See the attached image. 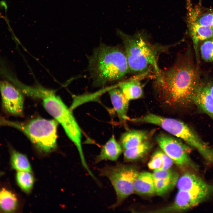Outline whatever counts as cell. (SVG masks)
Returning a JSON list of instances; mask_svg holds the SVG:
<instances>
[{
  "label": "cell",
  "instance_id": "1",
  "mask_svg": "<svg viewBox=\"0 0 213 213\" xmlns=\"http://www.w3.org/2000/svg\"><path fill=\"white\" fill-rule=\"evenodd\" d=\"M156 83L167 103L180 106L193 102L200 84L196 69L185 59H181L169 69L161 71L156 77Z\"/></svg>",
  "mask_w": 213,
  "mask_h": 213
},
{
  "label": "cell",
  "instance_id": "2",
  "mask_svg": "<svg viewBox=\"0 0 213 213\" xmlns=\"http://www.w3.org/2000/svg\"><path fill=\"white\" fill-rule=\"evenodd\" d=\"M88 69L97 86L120 80L130 72L124 49L104 44L96 48L89 57Z\"/></svg>",
  "mask_w": 213,
  "mask_h": 213
},
{
  "label": "cell",
  "instance_id": "3",
  "mask_svg": "<svg viewBox=\"0 0 213 213\" xmlns=\"http://www.w3.org/2000/svg\"><path fill=\"white\" fill-rule=\"evenodd\" d=\"M119 34L122 41L130 71L142 73L151 67L156 77L159 76L161 70L158 65L156 47L139 36L132 37L121 32Z\"/></svg>",
  "mask_w": 213,
  "mask_h": 213
},
{
  "label": "cell",
  "instance_id": "4",
  "mask_svg": "<svg viewBox=\"0 0 213 213\" xmlns=\"http://www.w3.org/2000/svg\"><path fill=\"white\" fill-rule=\"evenodd\" d=\"M41 99L46 111L62 126L67 135L74 143L78 151L82 165L87 163L84 157L81 144L80 129L72 111L56 95L54 91L51 90Z\"/></svg>",
  "mask_w": 213,
  "mask_h": 213
},
{
  "label": "cell",
  "instance_id": "5",
  "mask_svg": "<svg viewBox=\"0 0 213 213\" xmlns=\"http://www.w3.org/2000/svg\"><path fill=\"white\" fill-rule=\"evenodd\" d=\"M58 123L55 120L38 117L23 122H14V127L23 133L39 150L48 153L57 147Z\"/></svg>",
  "mask_w": 213,
  "mask_h": 213
},
{
  "label": "cell",
  "instance_id": "6",
  "mask_svg": "<svg viewBox=\"0 0 213 213\" xmlns=\"http://www.w3.org/2000/svg\"><path fill=\"white\" fill-rule=\"evenodd\" d=\"M131 121L159 126L171 134L183 140L196 149L201 155L205 154L209 150V147L191 128L178 120L149 113L139 118L131 119Z\"/></svg>",
  "mask_w": 213,
  "mask_h": 213
},
{
  "label": "cell",
  "instance_id": "7",
  "mask_svg": "<svg viewBox=\"0 0 213 213\" xmlns=\"http://www.w3.org/2000/svg\"><path fill=\"white\" fill-rule=\"evenodd\" d=\"M99 172L100 176L109 180L115 192L116 201L111 208L120 206L134 192V183L138 172L134 166L118 163L105 166L99 170Z\"/></svg>",
  "mask_w": 213,
  "mask_h": 213
},
{
  "label": "cell",
  "instance_id": "8",
  "mask_svg": "<svg viewBox=\"0 0 213 213\" xmlns=\"http://www.w3.org/2000/svg\"><path fill=\"white\" fill-rule=\"evenodd\" d=\"M156 140L162 150L176 164L188 165L195 170L197 169L189 158L190 148L179 140L164 134L158 135Z\"/></svg>",
  "mask_w": 213,
  "mask_h": 213
},
{
  "label": "cell",
  "instance_id": "9",
  "mask_svg": "<svg viewBox=\"0 0 213 213\" xmlns=\"http://www.w3.org/2000/svg\"><path fill=\"white\" fill-rule=\"evenodd\" d=\"M0 92L2 108L14 116L23 114L24 97L20 90L10 82L0 79Z\"/></svg>",
  "mask_w": 213,
  "mask_h": 213
},
{
  "label": "cell",
  "instance_id": "10",
  "mask_svg": "<svg viewBox=\"0 0 213 213\" xmlns=\"http://www.w3.org/2000/svg\"><path fill=\"white\" fill-rule=\"evenodd\" d=\"M213 195L211 191L178 190L175 201L171 206L162 211H183L194 207Z\"/></svg>",
  "mask_w": 213,
  "mask_h": 213
},
{
  "label": "cell",
  "instance_id": "11",
  "mask_svg": "<svg viewBox=\"0 0 213 213\" xmlns=\"http://www.w3.org/2000/svg\"><path fill=\"white\" fill-rule=\"evenodd\" d=\"M211 85L200 84L193 99V102L201 110L213 120V98L210 94Z\"/></svg>",
  "mask_w": 213,
  "mask_h": 213
},
{
  "label": "cell",
  "instance_id": "12",
  "mask_svg": "<svg viewBox=\"0 0 213 213\" xmlns=\"http://www.w3.org/2000/svg\"><path fill=\"white\" fill-rule=\"evenodd\" d=\"M148 73V71H147L139 74L137 76L120 85V88L129 101L138 99L142 96L143 91L140 81L141 79L147 75Z\"/></svg>",
  "mask_w": 213,
  "mask_h": 213
},
{
  "label": "cell",
  "instance_id": "13",
  "mask_svg": "<svg viewBox=\"0 0 213 213\" xmlns=\"http://www.w3.org/2000/svg\"><path fill=\"white\" fill-rule=\"evenodd\" d=\"M122 152L120 143L112 136L102 147L99 154L95 158V163H98L105 160L116 161Z\"/></svg>",
  "mask_w": 213,
  "mask_h": 213
},
{
  "label": "cell",
  "instance_id": "14",
  "mask_svg": "<svg viewBox=\"0 0 213 213\" xmlns=\"http://www.w3.org/2000/svg\"><path fill=\"white\" fill-rule=\"evenodd\" d=\"M111 102L114 109L121 122L129 119L127 114L129 101L126 98L121 90L113 88L109 91Z\"/></svg>",
  "mask_w": 213,
  "mask_h": 213
},
{
  "label": "cell",
  "instance_id": "15",
  "mask_svg": "<svg viewBox=\"0 0 213 213\" xmlns=\"http://www.w3.org/2000/svg\"><path fill=\"white\" fill-rule=\"evenodd\" d=\"M134 192L139 195H152L155 193L152 174L147 172L138 173L134 183Z\"/></svg>",
  "mask_w": 213,
  "mask_h": 213
},
{
  "label": "cell",
  "instance_id": "16",
  "mask_svg": "<svg viewBox=\"0 0 213 213\" xmlns=\"http://www.w3.org/2000/svg\"><path fill=\"white\" fill-rule=\"evenodd\" d=\"M149 135L144 130H131L123 133L120 139L123 150L134 147L147 140Z\"/></svg>",
  "mask_w": 213,
  "mask_h": 213
},
{
  "label": "cell",
  "instance_id": "17",
  "mask_svg": "<svg viewBox=\"0 0 213 213\" xmlns=\"http://www.w3.org/2000/svg\"><path fill=\"white\" fill-rule=\"evenodd\" d=\"M189 29L196 53H198L199 42L213 38V29L196 22L189 21Z\"/></svg>",
  "mask_w": 213,
  "mask_h": 213
},
{
  "label": "cell",
  "instance_id": "18",
  "mask_svg": "<svg viewBox=\"0 0 213 213\" xmlns=\"http://www.w3.org/2000/svg\"><path fill=\"white\" fill-rule=\"evenodd\" d=\"M18 206V201L15 194L5 188L0 189V211L12 212L16 211Z\"/></svg>",
  "mask_w": 213,
  "mask_h": 213
},
{
  "label": "cell",
  "instance_id": "19",
  "mask_svg": "<svg viewBox=\"0 0 213 213\" xmlns=\"http://www.w3.org/2000/svg\"><path fill=\"white\" fill-rule=\"evenodd\" d=\"M151 147L150 142L146 140L134 147L123 150L124 160L127 162L137 160L148 152Z\"/></svg>",
  "mask_w": 213,
  "mask_h": 213
},
{
  "label": "cell",
  "instance_id": "20",
  "mask_svg": "<svg viewBox=\"0 0 213 213\" xmlns=\"http://www.w3.org/2000/svg\"><path fill=\"white\" fill-rule=\"evenodd\" d=\"M10 163L12 167L18 171L31 173L32 168L27 157L14 149H10Z\"/></svg>",
  "mask_w": 213,
  "mask_h": 213
},
{
  "label": "cell",
  "instance_id": "21",
  "mask_svg": "<svg viewBox=\"0 0 213 213\" xmlns=\"http://www.w3.org/2000/svg\"><path fill=\"white\" fill-rule=\"evenodd\" d=\"M31 172L18 171L16 174V180L19 186L26 193L30 192L32 189L34 179Z\"/></svg>",
  "mask_w": 213,
  "mask_h": 213
},
{
  "label": "cell",
  "instance_id": "22",
  "mask_svg": "<svg viewBox=\"0 0 213 213\" xmlns=\"http://www.w3.org/2000/svg\"><path fill=\"white\" fill-rule=\"evenodd\" d=\"M178 175L170 179L154 180L155 193L162 196L172 189L176 185Z\"/></svg>",
  "mask_w": 213,
  "mask_h": 213
},
{
  "label": "cell",
  "instance_id": "23",
  "mask_svg": "<svg viewBox=\"0 0 213 213\" xmlns=\"http://www.w3.org/2000/svg\"><path fill=\"white\" fill-rule=\"evenodd\" d=\"M189 21L195 22L213 29V12L205 13L199 15L191 14Z\"/></svg>",
  "mask_w": 213,
  "mask_h": 213
},
{
  "label": "cell",
  "instance_id": "24",
  "mask_svg": "<svg viewBox=\"0 0 213 213\" xmlns=\"http://www.w3.org/2000/svg\"><path fill=\"white\" fill-rule=\"evenodd\" d=\"M200 51L202 59L206 62H213V38L204 41Z\"/></svg>",
  "mask_w": 213,
  "mask_h": 213
},
{
  "label": "cell",
  "instance_id": "25",
  "mask_svg": "<svg viewBox=\"0 0 213 213\" xmlns=\"http://www.w3.org/2000/svg\"><path fill=\"white\" fill-rule=\"evenodd\" d=\"M163 165L162 159L160 154V150L154 153L148 163L149 168L154 171L160 170Z\"/></svg>",
  "mask_w": 213,
  "mask_h": 213
},
{
  "label": "cell",
  "instance_id": "26",
  "mask_svg": "<svg viewBox=\"0 0 213 213\" xmlns=\"http://www.w3.org/2000/svg\"><path fill=\"white\" fill-rule=\"evenodd\" d=\"M152 174L154 180L170 179L178 176L170 169L154 171Z\"/></svg>",
  "mask_w": 213,
  "mask_h": 213
},
{
  "label": "cell",
  "instance_id": "27",
  "mask_svg": "<svg viewBox=\"0 0 213 213\" xmlns=\"http://www.w3.org/2000/svg\"><path fill=\"white\" fill-rule=\"evenodd\" d=\"M160 154L162 160L163 165L162 168L160 170L170 169L172 166L173 161L162 150H160Z\"/></svg>",
  "mask_w": 213,
  "mask_h": 213
},
{
  "label": "cell",
  "instance_id": "28",
  "mask_svg": "<svg viewBox=\"0 0 213 213\" xmlns=\"http://www.w3.org/2000/svg\"><path fill=\"white\" fill-rule=\"evenodd\" d=\"M210 92L211 95L213 98V85H211L210 88Z\"/></svg>",
  "mask_w": 213,
  "mask_h": 213
},
{
  "label": "cell",
  "instance_id": "29",
  "mask_svg": "<svg viewBox=\"0 0 213 213\" xmlns=\"http://www.w3.org/2000/svg\"><path fill=\"white\" fill-rule=\"evenodd\" d=\"M2 174V173L0 172V176Z\"/></svg>",
  "mask_w": 213,
  "mask_h": 213
}]
</instances>
